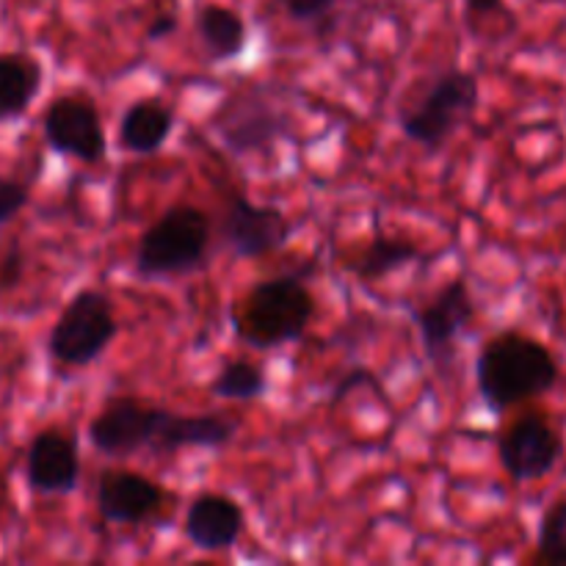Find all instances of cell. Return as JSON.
I'll list each match as a JSON object with an SVG mask.
<instances>
[{
    "mask_svg": "<svg viewBox=\"0 0 566 566\" xmlns=\"http://www.w3.org/2000/svg\"><path fill=\"white\" fill-rule=\"evenodd\" d=\"M562 363L551 346L520 329L492 335L475 359V385L492 415L536 401L556 390Z\"/></svg>",
    "mask_w": 566,
    "mask_h": 566,
    "instance_id": "cell-1",
    "label": "cell"
},
{
    "mask_svg": "<svg viewBox=\"0 0 566 566\" xmlns=\"http://www.w3.org/2000/svg\"><path fill=\"white\" fill-rule=\"evenodd\" d=\"M315 318V296L304 276L280 274L249 287L235 310V335L258 352L287 346L307 335Z\"/></svg>",
    "mask_w": 566,
    "mask_h": 566,
    "instance_id": "cell-2",
    "label": "cell"
},
{
    "mask_svg": "<svg viewBox=\"0 0 566 566\" xmlns=\"http://www.w3.org/2000/svg\"><path fill=\"white\" fill-rule=\"evenodd\" d=\"M481 86L479 77L459 66H448L431 75L398 111L401 133L418 147L440 153L479 111Z\"/></svg>",
    "mask_w": 566,
    "mask_h": 566,
    "instance_id": "cell-3",
    "label": "cell"
},
{
    "mask_svg": "<svg viewBox=\"0 0 566 566\" xmlns=\"http://www.w3.org/2000/svg\"><path fill=\"white\" fill-rule=\"evenodd\" d=\"M213 221L197 205H171L138 238L133 271L142 280L186 276L208 265Z\"/></svg>",
    "mask_w": 566,
    "mask_h": 566,
    "instance_id": "cell-4",
    "label": "cell"
},
{
    "mask_svg": "<svg viewBox=\"0 0 566 566\" xmlns=\"http://www.w3.org/2000/svg\"><path fill=\"white\" fill-rule=\"evenodd\" d=\"M119 335L114 302L103 291L83 287L61 310L48 335V354L59 368H86L97 363Z\"/></svg>",
    "mask_w": 566,
    "mask_h": 566,
    "instance_id": "cell-5",
    "label": "cell"
},
{
    "mask_svg": "<svg viewBox=\"0 0 566 566\" xmlns=\"http://www.w3.org/2000/svg\"><path fill=\"white\" fill-rule=\"evenodd\" d=\"M287 130L291 119L263 86L235 92L213 114V133L235 155L265 153L287 136Z\"/></svg>",
    "mask_w": 566,
    "mask_h": 566,
    "instance_id": "cell-6",
    "label": "cell"
},
{
    "mask_svg": "<svg viewBox=\"0 0 566 566\" xmlns=\"http://www.w3.org/2000/svg\"><path fill=\"white\" fill-rule=\"evenodd\" d=\"M566 440L545 412H523L497 437V462L514 484L547 479L562 464Z\"/></svg>",
    "mask_w": 566,
    "mask_h": 566,
    "instance_id": "cell-7",
    "label": "cell"
},
{
    "mask_svg": "<svg viewBox=\"0 0 566 566\" xmlns=\"http://www.w3.org/2000/svg\"><path fill=\"white\" fill-rule=\"evenodd\" d=\"M171 409L138 398H111L88 423V442L99 457L127 459L136 453H155L160 429Z\"/></svg>",
    "mask_w": 566,
    "mask_h": 566,
    "instance_id": "cell-8",
    "label": "cell"
},
{
    "mask_svg": "<svg viewBox=\"0 0 566 566\" xmlns=\"http://www.w3.org/2000/svg\"><path fill=\"white\" fill-rule=\"evenodd\" d=\"M475 318V298L464 276H453L448 285L431 296L426 307L415 310L420 343L434 365V370L446 374L457 363V340Z\"/></svg>",
    "mask_w": 566,
    "mask_h": 566,
    "instance_id": "cell-9",
    "label": "cell"
},
{
    "mask_svg": "<svg viewBox=\"0 0 566 566\" xmlns=\"http://www.w3.org/2000/svg\"><path fill=\"white\" fill-rule=\"evenodd\" d=\"M219 235L232 258H269L287 247L293 235V221L287 219L285 210L274 205H258L243 193H232L221 213Z\"/></svg>",
    "mask_w": 566,
    "mask_h": 566,
    "instance_id": "cell-10",
    "label": "cell"
},
{
    "mask_svg": "<svg viewBox=\"0 0 566 566\" xmlns=\"http://www.w3.org/2000/svg\"><path fill=\"white\" fill-rule=\"evenodd\" d=\"M42 133L53 153L77 158L83 164H99L108 153L99 111L86 94H61V97H55L44 108Z\"/></svg>",
    "mask_w": 566,
    "mask_h": 566,
    "instance_id": "cell-11",
    "label": "cell"
},
{
    "mask_svg": "<svg viewBox=\"0 0 566 566\" xmlns=\"http://www.w3.org/2000/svg\"><path fill=\"white\" fill-rule=\"evenodd\" d=\"M97 512L111 525H138L158 514L169 495L158 481L136 470H105L94 486Z\"/></svg>",
    "mask_w": 566,
    "mask_h": 566,
    "instance_id": "cell-12",
    "label": "cell"
},
{
    "mask_svg": "<svg viewBox=\"0 0 566 566\" xmlns=\"http://www.w3.org/2000/svg\"><path fill=\"white\" fill-rule=\"evenodd\" d=\"M25 481L36 495H70L81 484L77 440L70 431L42 429L25 453Z\"/></svg>",
    "mask_w": 566,
    "mask_h": 566,
    "instance_id": "cell-13",
    "label": "cell"
},
{
    "mask_svg": "<svg viewBox=\"0 0 566 566\" xmlns=\"http://www.w3.org/2000/svg\"><path fill=\"white\" fill-rule=\"evenodd\" d=\"M243 528H247L243 509L221 492H202L193 497L186 512V523H182L186 539L205 553L230 551L241 539Z\"/></svg>",
    "mask_w": 566,
    "mask_h": 566,
    "instance_id": "cell-14",
    "label": "cell"
},
{
    "mask_svg": "<svg viewBox=\"0 0 566 566\" xmlns=\"http://www.w3.org/2000/svg\"><path fill=\"white\" fill-rule=\"evenodd\" d=\"M238 434V423L224 415H177L171 412L160 429L155 457H175L186 448L221 451Z\"/></svg>",
    "mask_w": 566,
    "mask_h": 566,
    "instance_id": "cell-15",
    "label": "cell"
},
{
    "mask_svg": "<svg viewBox=\"0 0 566 566\" xmlns=\"http://www.w3.org/2000/svg\"><path fill=\"white\" fill-rule=\"evenodd\" d=\"M171 130H175V111L158 97H144L122 114L119 144L127 153L153 155L164 147Z\"/></svg>",
    "mask_w": 566,
    "mask_h": 566,
    "instance_id": "cell-16",
    "label": "cell"
},
{
    "mask_svg": "<svg viewBox=\"0 0 566 566\" xmlns=\"http://www.w3.org/2000/svg\"><path fill=\"white\" fill-rule=\"evenodd\" d=\"M42 64L28 53H0V122L20 119L42 92Z\"/></svg>",
    "mask_w": 566,
    "mask_h": 566,
    "instance_id": "cell-17",
    "label": "cell"
},
{
    "mask_svg": "<svg viewBox=\"0 0 566 566\" xmlns=\"http://www.w3.org/2000/svg\"><path fill=\"white\" fill-rule=\"evenodd\" d=\"M197 33L202 42L208 61L224 64L238 59L247 50V22L241 14L224 6H205L197 14Z\"/></svg>",
    "mask_w": 566,
    "mask_h": 566,
    "instance_id": "cell-18",
    "label": "cell"
},
{
    "mask_svg": "<svg viewBox=\"0 0 566 566\" xmlns=\"http://www.w3.org/2000/svg\"><path fill=\"white\" fill-rule=\"evenodd\" d=\"M415 260H420V249L412 241L387 238L385 232L376 230L368 247L348 263V271L363 282H381L385 276L412 265Z\"/></svg>",
    "mask_w": 566,
    "mask_h": 566,
    "instance_id": "cell-19",
    "label": "cell"
},
{
    "mask_svg": "<svg viewBox=\"0 0 566 566\" xmlns=\"http://www.w3.org/2000/svg\"><path fill=\"white\" fill-rule=\"evenodd\" d=\"M265 390H269L265 370L247 359L224 363V368L210 381V396L221 398V401H254V398H263Z\"/></svg>",
    "mask_w": 566,
    "mask_h": 566,
    "instance_id": "cell-20",
    "label": "cell"
},
{
    "mask_svg": "<svg viewBox=\"0 0 566 566\" xmlns=\"http://www.w3.org/2000/svg\"><path fill=\"white\" fill-rule=\"evenodd\" d=\"M534 564L566 566V495L556 497L542 514Z\"/></svg>",
    "mask_w": 566,
    "mask_h": 566,
    "instance_id": "cell-21",
    "label": "cell"
},
{
    "mask_svg": "<svg viewBox=\"0 0 566 566\" xmlns=\"http://www.w3.org/2000/svg\"><path fill=\"white\" fill-rule=\"evenodd\" d=\"M28 202H31V191H28L25 182L11 180V177H0V227H6L11 219H17V213H20Z\"/></svg>",
    "mask_w": 566,
    "mask_h": 566,
    "instance_id": "cell-22",
    "label": "cell"
},
{
    "mask_svg": "<svg viewBox=\"0 0 566 566\" xmlns=\"http://www.w3.org/2000/svg\"><path fill=\"white\" fill-rule=\"evenodd\" d=\"M22 271H25V254L20 252V247H11V252L0 260V293L20 285Z\"/></svg>",
    "mask_w": 566,
    "mask_h": 566,
    "instance_id": "cell-23",
    "label": "cell"
},
{
    "mask_svg": "<svg viewBox=\"0 0 566 566\" xmlns=\"http://www.w3.org/2000/svg\"><path fill=\"white\" fill-rule=\"evenodd\" d=\"M335 0H287V14L298 22H313L326 17Z\"/></svg>",
    "mask_w": 566,
    "mask_h": 566,
    "instance_id": "cell-24",
    "label": "cell"
},
{
    "mask_svg": "<svg viewBox=\"0 0 566 566\" xmlns=\"http://www.w3.org/2000/svg\"><path fill=\"white\" fill-rule=\"evenodd\" d=\"M359 385H376V387H379V381H376V376L370 374L368 368H352L346 376H343L340 381H337L335 390H332V407H337V403H340L343 398L348 396V392L357 390Z\"/></svg>",
    "mask_w": 566,
    "mask_h": 566,
    "instance_id": "cell-25",
    "label": "cell"
},
{
    "mask_svg": "<svg viewBox=\"0 0 566 566\" xmlns=\"http://www.w3.org/2000/svg\"><path fill=\"white\" fill-rule=\"evenodd\" d=\"M468 17L470 20H484V17H506L514 20L512 11H509L506 0H468Z\"/></svg>",
    "mask_w": 566,
    "mask_h": 566,
    "instance_id": "cell-26",
    "label": "cell"
},
{
    "mask_svg": "<svg viewBox=\"0 0 566 566\" xmlns=\"http://www.w3.org/2000/svg\"><path fill=\"white\" fill-rule=\"evenodd\" d=\"M177 31V17L175 14H160L149 22L147 28V39L149 42H160V39L171 36Z\"/></svg>",
    "mask_w": 566,
    "mask_h": 566,
    "instance_id": "cell-27",
    "label": "cell"
}]
</instances>
